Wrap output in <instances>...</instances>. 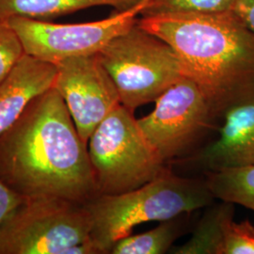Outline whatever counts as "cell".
<instances>
[{
	"instance_id": "obj_2",
	"label": "cell",
	"mask_w": 254,
	"mask_h": 254,
	"mask_svg": "<svg viewBox=\"0 0 254 254\" xmlns=\"http://www.w3.org/2000/svg\"><path fill=\"white\" fill-rule=\"evenodd\" d=\"M137 23L173 47L184 75L199 87L218 120L254 100V33L232 10L162 14Z\"/></svg>"
},
{
	"instance_id": "obj_14",
	"label": "cell",
	"mask_w": 254,
	"mask_h": 254,
	"mask_svg": "<svg viewBox=\"0 0 254 254\" xmlns=\"http://www.w3.org/2000/svg\"><path fill=\"white\" fill-rule=\"evenodd\" d=\"M192 213L161 221L157 227L139 235H129L113 246L112 254H163L170 253L173 243L185 233Z\"/></svg>"
},
{
	"instance_id": "obj_15",
	"label": "cell",
	"mask_w": 254,
	"mask_h": 254,
	"mask_svg": "<svg viewBox=\"0 0 254 254\" xmlns=\"http://www.w3.org/2000/svg\"><path fill=\"white\" fill-rule=\"evenodd\" d=\"M205 174L206 186L215 199L254 211V164Z\"/></svg>"
},
{
	"instance_id": "obj_6",
	"label": "cell",
	"mask_w": 254,
	"mask_h": 254,
	"mask_svg": "<svg viewBox=\"0 0 254 254\" xmlns=\"http://www.w3.org/2000/svg\"><path fill=\"white\" fill-rule=\"evenodd\" d=\"M85 203L54 196L26 198L0 226V254H66L90 239Z\"/></svg>"
},
{
	"instance_id": "obj_12",
	"label": "cell",
	"mask_w": 254,
	"mask_h": 254,
	"mask_svg": "<svg viewBox=\"0 0 254 254\" xmlns=\"http://www.w3.org/2000/svg\"><path fill=\"white\" fill-rule=\"evenodd\" d=\"M235 204L224 200L211 203L199 219L191 237L184 244L173 247L169 254H223L228 231L235 221Z\"/></svg>"
},
{
	"instance_id": "obj_13",
	"label": "cell",
	"mask_w": 254,
	"mask_h": 254,
	"mask_svg": "<svg viewBox=\"0 0 254 254\" xmlns=\"http://www.w3.org/2000/svg\"><path fill=\"white\" fill-rule=\"evenodd\" d=\"M144 0H0V20L11 17L45 20L97 6L131 9Z\"/></svg>"
},
{
	"instance_id": "obj_10",
	"label": "cell",
	"mask_w": 254,
	"mask_h": 254,
	"mask_svg": "<svg viewBox=\"0 0 254 254\" xmlns=\"http://www.w3.org/2000/svg\"><path fill=\"white\" fill-rule=\"evenodd\" d=\"M184 160L204 173L254 165V100L228 109L217 138Z\"/></svg>"
},
{
	"instance_id": "obj_4",
	"label": "cell",
	"mask_w": 254,
	"mask_h": 254,
	"mask_svg": "<svg viewBox=\"0 0 254 254\" xmlns=\"http://www.w3.org/2000/svg\"><path fill=\"white\" fill-rule=\"evenodd\" d=\"M88 153L97 196L134 190L168 170L138 127L134 112L122 104L94 129Z\"/></svg>"
},
{
	"instance_id": "obj_17",
	"label": "cell",
	"mask_w": 254,
	"mask_h": 254,
	"mask_svg": "<svg viewBox=\"0 0 254 254\" xmlns=\"http://www.w3.org/2000/svg\"><path fill=\"white\" fill-rule=\"evenodd\" d=\"M25 54L22 43L8 20H0V85Z\"/></svg>"
},
{
	"instance_id": "obj_19",
	"label": "cell",
	"mask_w": 254,
	"mask_h": 254,
	"mask_svg": "<svg viewBox=\"0 0 254 254\" xmlns=\"http://www.w3.org/2000/svg\"><path fill=\"white\" fill-rule=\"evenodd\" d=\"M25 200L26 197L12 190L0 180V226Z\"/></svg>"
},
{
	"instance_id": "obj_20",
	"label": "cell",
	"mask_w": 254,
	"mask_h": 254,
	"mask_svg": "<svg viewBox=\"0 0 254 254\" xmlns=\"http://www.w3.org/2000/svg\"><path fill=\"white\" fill-rule=\"evenodd\" d=\"M232 11L254 33V0H236Z\"/></svg>"
},
{
	"instance_id": "obj_8",
	"label": "cell",
	"mask_w": 254,
	"mask_h": 254,
	"mask_svg": "<svg viewBox=\"0 0 254 254\" xmlns=\"http://www.w3.org/2000/svg\"><path fill=\"white\" fill-rule=\"evenodd\" d=\"M216 121L218 119L199 87L187 76L164 91L150 114L136 120L164 162L190 151Z\"/></svg>"
},
{
	"instance_id": "obj_11",
	"label": "cell",
	"mask_w": 254,
	"mask_h": 254,
	"mask_svg": "<svg viewBox=\"0 0 254 254\" xmlns=\"http://www.w3.org/2000/svg\"><path fill=\"white\" fill-rule=\"evenodd\" d=\"M55 64L25 54L0 85V136L12 127L29 103L53 88Z\"/></svg>"
},
{
	"instance_id": "obj_1",
	"label": "cell",
	"mask_w": 254,
	"mask_h": 254,
	"mask_svg": "<svg viewBox=\"0 0 254 254\" xmlns=\"http://www.w3.org/2000/svg\"><path fill=\"white\" fill-rule=\"evenodd\" d=\"M0 180L26 198L86 203L98 195L88 145L54 88L31 101L0 136Z\"/></svg>"
},
{
	"instance_id": "obj_3",
	"label": "cell",
	"mask_w": 254,
	"mask_h": 254,
	"mask_svg": "<svg viewBox=\"0 0 254 254\" xmlns=\"http://www.w3.org/2000/svg\"><path fill=\"white\" fill-rule=\"evenodd\" d=\"M214 200L205 180L178 176L168 169L134 190L99 195L86 202L92 219L90 241L97 254H110L137 225L193 213Z\"/></svg>"
},
{
	"instance_id": "obj_7",
	"label": "cell",
	"mask_w": 254,
	"mask_h": 254,
	"mask_svg": "<svg viewBox=\"0 0 254 254\" xmlns=\"http://www.w3.org/2000/svg\"><path fill=\"white\" fill-rule=\"evenodd\" d=\"M145 1L88 23L55 24L25 17H11L8 22L26 54L56 65L73 57L99 53L113 38L136 24Z\"/></svg>"
},
{
	"instance_id": "obj_9",
	"label": "cell",
	"mask_w": 254,
	"mask_h": 254,
	"mask_svg": "<svg viewBox=\"0 0 254 254\" xmlns=\"http://www.w3.org/2000/svg\"><path fill=\"white\" fill-rule=\"evenodd\" d=\"M53 88L88 145L92 132L121 104L118 91L98 54L73 57L56 64Z\"/></svg>"
},
{
	"instance_id": "obj_16",
	"label": "cell",
	"mask_w": 254,
	"mask_h": 254,
	"mask_svg": "<svg viewBox=\"0 0 254 254\" xmlns=\"http://www.w3.org/2000/svg\"><path fill=\"white\" fill-rule=\"evenodd\" d=\"M236 0H146L142 17L171 13L213 14L232 10Z\"/></svg>"
},
{
	"instance_id": "obj_18",
	"label": "cell",
	"mask_w": 254,
	"mask_h": 254,
	"mask_svg": "<svg viewBox=\"0 0 254 254\" xmlns=\"http://www.w3.org/2000/svg\"><path fill=\"white\" fill-rule=\"evenodd\" d=\"M223 254H254V226L249 221H234L228 231Z\"/></svg>"
},
{
	"instance_id": "obj_5",
	"label": "cell",
	"mask_w": 254,
	"mask_h": 254,
	"mask_svg": "<svg viewBox=\"0 0 254 254\" xmlns=\"http://www.w3.org/2000/svg\"><path fill=\"white\" fill-rule=\"evenodd\" d=\"M97 54L115 84L121 104L132 112L155 102L185 76L173 47L137 22Z\"/></svg>"
}]
</instances>
